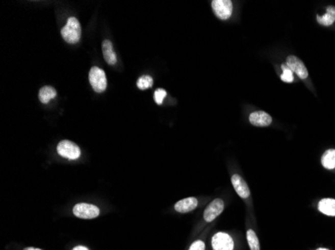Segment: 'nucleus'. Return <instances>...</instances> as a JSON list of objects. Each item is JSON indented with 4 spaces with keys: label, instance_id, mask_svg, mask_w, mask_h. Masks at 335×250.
Listing matches in <instances>:
<instances>
[{
    "label": "nucleus",
    "instance_id": "f257e3e1",
    "mask_svg": "<svg viewBox=\"0 0 335 250\" xmlns=\"http://www.w3.org/2000/svg\"><path fill=\"white\" fill-rule=\"evenodd\" d=\"M62 38L69 44L78 43L82 36V27L80 21L75 17H69L66 24L61 29Z\"/></svg>",
    "mask_w": 335,
    "mask_h": 250
},
{
    "label": "nucleus",
    "instance_id": "f03ea898",
    "mask_svg": "<svg viewBox=\"0 0 335 250\" xmlns=\"http://www.w3.org/2000/svg\"><path fill=\"white\" fill-rule=\"evenodd\" d=\"M89 79L90 83L92 85V89L97 92H104L107 89L108 86V81H107V76L105 71L96 66H93L90 70L89 73Z\"/></svg>",
    "mask_w": 335,
    "mask_h": 250
},
{
    "label": "nucleus",
    "instance_id": "7ed1b4c3",
    "mask_svg": "<svg viewBox=\"0 0 335 250\" xmlns=\"http://www.w3.org/2000/svg\"><path fill=\"white\" fill-rule=\"evenodd\" d=\"M58 153L63 158L75 160L81 157V148L72 141L62 140L58 145Z\"/></svg>",
    "mask_w": 335,
    "mask_h": 250
},
{
    "label": "nucleus",
    "instance_id": "20e7f679",
    "mask_svg": "<svg viewBox=\"0 0 335 250\" xmlns=\"http://www.w3.org/2000/svg\"><path fill=\"white\" fill-rule=\"evenodd\" d=\"M73 214L82 219H92L99 215V209L97 206L90 203H78L73 206Z\"/></svg>",
    "mask_w": 335,
    "mask_h": 250
},
{
    "label": "nucleus",
    "instance_id": "39448f33",
    "mask_svg": "<svg viewBox=\"0 0 335 250\" xmlns=\"http://www.w3.org/2000/svg\"><path fill=\"white\" fill-rule=\"evenodd\" d=\"M214 13L221 20H227L231 17L233 4L230 0H214L212 1Z\"/></svg>",
    "mask_w": 335,
    "mask_h": 250
},
{
    "label": "nucleus",
    "instance_id": "423d86ee",
    "mask_svg": "<svg viewBox=\"0 0 335 250\" xmlns=\"http://www.w3.org/2000/svg\"><path fill=\"white\" fill-rule=\"evenodd\" d=\"M212 247L214 250H233V238L225 232H218L212 237Z\"/></svg>",
    "mask_w": 335,
    "mask_h": 250
},
{
    "label": "nucleus",
    "instance_id": "0eeeda50",
    "mask_svg": "<svg viewBox=\"0 0 335 250\" xmlns=\"http://www.w3.org/2000/svg\"><path fill=\"white\" fill-rule=\"evenodd\" d=\"M286 65L292 72H295L301 79H306L308 77V70L304 63H302L301 59H299L297 56L289 55L286 59Z\"/></svg>",
    "mask_w": 335,
    "mask_h": 250
},
{
    "label": "nucleus",
    "instance_id": "6e6552de",
    "mask_svg": "<svg viewBox=\"0 0 335 250\" xmlns=\"http://www.w3.org/2000/svg\"><path fill=\"white\" fill-rule=\"evenodd\" d=\"M224 201L220 198L213 200L204 211V219L206 222H212L217 218L224 210Z\"/></svg>",
    "mask_w": 335,
    "mask_h": 250
},
{
    "label": "nucleus",
    "instance_id": "1a4fd4ad",
    "mask_svg": "<svg viewBox=\"0 0 335 250\" xmlns=\"http://www.w3.org/2000/svg\"><path fill=\"white\" fill-rule=\"evenodd\" d=\"M249 121L250 123L254 126H259V127H266L272 123V117L265 111H255L252 112L249 116Z\"/></svg>",
    "mask_w": 335,
    "mask_h": 250
},
{
    "label": "nucleus",
    "instance_id": "9d476101",
    "mask_svg": "<svg viewBox=\"0 0 335 250\" xmlns=\"http://www.w3.org/2000/svg\"><path fill=\"white\" fill-rule=\"evenodd\" d=\"M231 181H232V184L234 186L235 191L241 198L246 199L250 196V189L248 188L247 183L245 182V180L239 174H234L231 178Z\"/></svg>",
    "mask_w": 335,
    "mask_h": 250
},
{
    "label": "nucleus",
    "instance_id": "9b49d317",
    "mask_svg": "<svg viewBox=\"0 0 335 250\" xmlns=\"http://www.w3.org/2000/svg\"><path fill=\"white\" fill-rule=\"evenodd\" d=\"M198 206V199L196 197H188L178 201L175 204V210L179 213H188L193 211Z\"/></svg>",
    "mask_w": 335,
    "mask_h": 250
},
{
    "label": "nucleus",
    "instance_id": "f8f14e48",
    "mask_svg": "<svg viewBox=\"0 0 335 250\" xmlns=\"http://www.w3.org/2000/svg\"><path fill=\"white\" fill-rule=\"evenodd\" d=\"M101 49H102V54L105 57L106 63L110 65H115L118 59H117V54L114 50V46L111 40H104L102 44H101Z\"/></svg>",
    "mask_w": 335,
    "mask_h": 250
},
{
    "label": "nucleus",
    "instance_id": "ddd939ff",
    "mask_svg": "<svg viewBox=\"0 0 335 250\" xmlns=\"http://www.w3.org/2000/svg\"><path fill=\"white\" fill-rule=\"evenodd\" d=\"M318 209L325 215L335 216V199L324 198L319 201Z\"/></svg>",
    "mask_w": 335,
    "mask_h": 250
},
{
    "label": "nucleus",
    "instance_id": "4468645a",
    "mask_svg": "<svg viewBox=\"0 0 335 250\" xmlns=\"http://www.w3.org/2000/svg\"><path fill=\"white\" fill-rule=\"evenodd\" d=\"M335 21V6H328L326 13L322 16L317 15V22L323 26H330Z\"/></svg>",
    "mask_w": 335,
    "mask_h": 250
},
{
    "label": "nucleus",
    "instance_id": "2eb2a0df",
    "mask_svg": "<svg viewBox=\"0 0 335 250\" xmlns=\"http://www.w3.org/2000/svg\"><path fill=\"white\" fill-rule=\"evenodd\" d=\"M56 96H57V90L51 86H43L42 88H40L38 93V98L40 102L43 104L48 103Z\"/></svg>",
    "mask_w": 335,
    "mask_h": 250
},
{
    "label": "nucleus",
    "instance_id": "dca6fc26",
    "mask_svg": "<svg viewBox=\"0 0 335 250\" xmlns=\"http://www.w3.org/2000/svg\"><path fill=\"white\" fill-rule=\"evenodd\" d=\"M321 163L326 169H334L335 168V149H328L324 152L321 158Z\"/></svg>",
    "mask_w": 335,
    "mask_h": 250
},
{
    "label": "nucleus",
    "instance_id": "f3484780",
    "mask_svg": "<svg viewBox=\"0 0 335 250\" xmlns=\"http://www.w3.org/2000/svg\"><path fill=\"white\" fill-rule=\"evenodd\" d=\"M247 241L249 243V247L251 250H260V243L259 239L257 237V234L253 229H248L247 230Z\"/></svg>",
    "mask_w": 335,
    "mask_h": 250
},
{
    "label": "nucleus",
    "instance_id": "a211bd4d",
    "mask_svg": "<svg viewBox=\"0 0 335 250\" xmlns=\"http://www.w3.org/2000/svg\"><path fill=\"white\" fill-rule=\"evenodd\" d=\"M152 82H153V80L150 75H143L138 79L137 86L141 90H146V89H149L150 87H152Z\"/></svg>",
    "mask_w": 335,
    "mask_h": 250
},
{
    "label": "nucleus",
    "instance_id": "6ab92c4d",
    "mask_svg": "<svg viewBox=\"0 0 335 250\" xmlns=\"http://www.w3.org/2000/svg\"><path fill=\"white\" fill-rule=\"evenodd\" d=\"M282 70H283V73L281 74V80L284 81V82H287V83H290L294 80L293 78V74H292V71L285 65V64H282L281 66Z\"/></svg>",
    "mask_w": 335,
    "mask_h": 250
},
{
    "label": "nucleus",
    "instance_id": "aec40b11",
    "mask_svg": "<svg viewBox=\"0 0 335 250\" xmlns=\"http://www.w3.org/2000/svg\"><path fill=\"white\" fill-rule=\"evenodd\" d=\"M167 96V91L163 88H159L154 91V94H153V98H154V101L157 104L161 105L164 101V98Z\"/></svg>",
    "mask_w": 335,
    "mask_h": 250
},
{
    "label": "nucleus",
    "instance_id": "412c9836",
    "mask_svg": "<svg viewBox=\"0 0 335 250\" xmlns=\"http://www.w3.org/2000/svg\"><path fill=\"white\" fill-rule=\"evenodd\" d=\"M189 250H205V243L202 240H197L190 246Z\"/></svg>",
    "mask_w": 335,
    "mask_h": 250
},
{
    "label": "nucleus",
    "instance_id": "4be33fe9",
    "mask_svg": "<svg viewBox=\"0 0 335 250\" xmlns=\"http://www.w3.org/2000/svg\"><path fill=\"white\" fill-rule=\"evenodd\" d=\"M72 250H89V248H87L86 246H82V245H79V246H75L74 248Z\"/></svg>",
    "mask_w": 335,
    "mask_h": 250
},
{
    "label": "nucleus",
    "instance_id": "5701e85b",
    "mask_svg": "<svg viewBox=\"0 0 335 250\" xmlns=\"http://www.w3.org/2000/svg\"><path fill=\"white\" fill-rule=\"evenodd\" d=\"M23 250H41L39 249V248H34V247H27V248H24Z\"/></svg>",
    "mask_w": 335,
    "mask_h": 250
},
{
    "label": "nucleus",
    "instance_id": "b1692460",
    "mask_svg": "<svg viewBox=\"0 0 335 250\" xmlns=\"http://www.w3.org/2000/svg\"><path fill=\"white\" fill-rule=\"evenodd\" d=\"M316 250H329V249H326V248H318V249Z\"/></svg>",
    "mask_w": 335,
    "mask_h": 250
}]
</instances>
